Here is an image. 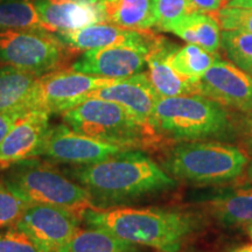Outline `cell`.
Returning <instances> with one entry per match:
<instances>
[{
    "label": "cell",
    "instance_id": "1",
    "mask_svg": "<svg viewBox=\"0 0 252 252\" xmlns=\"http://www.w3.org/2000/svg\"><path fill=\"white\" fill-rule=\"evenodd\" d=\"M89 191L96 208L127 202L174 188L171 175L141 150H125L69 172Z\"/></svg>",
    "mask_w": 252,
    "mask_h": 252
},
{
    "label": "cell",
    "instance_id": "2",
    "mask_svg": "<svg viewBox=\"0 0 252 252\" xmlns=\"http://www.w3.org/2000/svg\"><path fill=\"white\" fill-rule=\"evenodd\" d=\"M83 220L91 228L161 252H178L201 225L193 213L161 208H97L86 210Z\"/></svg>",
    "mask_w": 252,
    "mask_h": 252
},
{
    "label": "cell",
    "instance_id": "3",
    "mask_svg": "<svg viewBox=\"0 0 252 252\" xmlns=\"http://www.w3.org/2000/svg\"><path fill=\"white\" fill-rule=\"evenodd\" d=\"M63 121L78 133L128 150L158 146L161 135L121 104L88 98L62 112Z\"/></svg>",
    "mask_w": 252,
    "mask_h": 252
},
{
    "label": "cell",
    "instance_id": "4",
    "mask_svg": "<svg viewBox=\"0 0 252 252\" xmlns=\"http://www.w3.org/2000/svg\"><path fill=\"white\" fill-rule=\"evenodd\" d=\"M153 126L160 135L178 141L229 140L235 133L224 106L201 94L160 97Z\"/></svg>",
    "mask_w": 252,
    "mask_h": 252
},
{
    "label": "cell",
    "instance_id": "5",
    "mask_svg": "<svg viewBox=\"0 0 252 252\" xmlns=\"http://www.w3.org/2000/svg\"><path fill=\"white\" fill-rule=\"evenodd\" d=\"M250 158L244 151L219 141H180L167 153L163 168L173 179L193 185H223L236 180Z\"/></svg>",
    "mask_w": 252,
    "mask_h": 252
},
{
    "label": "cell",
    "instance_id": "6",
    "mask_svg": "<svg viewBox=\"0 0 252 252\" xmlns=\"http://www.w3.org/2000/svg\"><path fill=\"white\" fill-rule=\"evenodd\" d=\"M2 179L30 204H49L70 210L83 220L88 209H97L89 191L49 163L35 158L6 169Z\"/></svg>",
    "mask_w": 252,
    "mask_h": 252
},
{
    "label": "cell",
    "instance_id": "7",
    "mask_svg": "<svg viewBox=\"0 0 252 252\" xmlns=\"http://www.w3.org/2000/svg\"><path fill=\"white\" fill-rule=\"evenodd\" d=\"M68 48L58 35L42 30H0V63L42 76L59 70Z\"/></svg>",
    "mask_w": 252,
    "mask_h": 252
},
{
    "label": "cell",
    "instance_id": "8",
    "mask_svg": "<svg viewBox=\"0 0 252 252\" xmlns=\"http://www.w3.org/2000/svg\"><path fill=\"white\" fill-rule=\"evenodd\" d=\"M118 80L93 76L83 72L55 70L36 78L27 108L52 113H62L87 99L90 93L110 86Z\"/></svg>",
    "mask_w": 252,
    "mask_h": 252
},
{
    "label": "cell",
    "instance_id": "9",
    "mask_svg": "<svg viewBox=\"0 0 252 252\" xmlns=\"http://www.w3.org/2000/svg\"><path fill=\"white\" fill-rule=\"evenodd\" d=\"M82 217L70 210L31 204L14 226L33 238L48 252H59L80 230Z\"/></svg>",
    "mask_w": 252,
    "mask_h": 252
},
{
    "label": "cell",
    "instance_id": "10",
    "mask_svg": "<svg viewBox=\"0 0 252 252\" xmlns=\"http://www.w3.org/2000/svg\"><path fill=\"white\" fill-rule=\"evenodd\" d=\"M128 149L99 141L61 124L50 127L39 156L69 165H90Z\"/></svg>",
    "mask_w": 252,
    "mask_h": 252
},
{
    "label": "cell",
    "instance_id": "11",
    "mask_svg": "<svg viewBox=\"0 0 252 252\" xmlns=\"http://www.w3.org/2000/svg\"><path fill=\"white\" fill-rule=\"evenodd\" d=\"M159 37V36H158ZM158 37L149 45H116L84 52L71 65L74 71L122 80L143 71Z\"/></svg>",
    "mask_w": 252,
    "mask_h": 252
},
{
    "label": "cell",
    "instance_id": "12",
    "mask_svg": "<svg viewBox=\"0 0 252 252\" xmlns=\"http://www.w3.org/2000/svg\"><path fill=\"white\" fill-rule=\"evenodd\" d=\"M198 94L244 115L252 112V77L220 58L198 80Z\"/></svg>",
    "mask_w": 252,
    "mask_h": 252
},
{
    "label": "cell",
    "instance_id": "13",
    "mask_svg": "<svg viewBox=\"0 0 252 252\" xmlns=\"http://www.w3.org/2000/svg\"><path fill=\"white\" fill-rule=\"evenodd\" d=\"M49 113L32 110L15 123L0 141V171L39 157L48 133Z\"/></svg>",
    "mask_w": 252,
    "mask_h": 252
},
{
    "label": "cell",
    "instance_id": "14",
    "mask_svg": "<svg viewBox=\"0 0 252 252\" xmlns=\"http://www.w3.org/2000/svg\"><path fill=\"white\" fill-rule=\"evenodd\" d=\"M88 98H100L121 104L141 121L153 126L154 110L160 96L151 83L147 72L141 71L93 91Z\"/></svg>",
    "mask_w": 252,
    "mask_h": 252
},
{
    "label": "cell",
    "instance_id": "15",
    "mask_svg": "<svg viewBox=\"0 0 252 252\" xmlns=\"http://www.w3.org/2000/svg\"><path fill=\"white\" fill-rule=\"evenodd\" d=\"M56 35L68 49L83 53L116 45H149L158 37L151 30H125L106 23L94 24L76 31L60 32Z\"/></svg>",
    "mask_w": 252,
    "mask_h": 252
},
{
    "label": "cell",
    "instance_id": "16",
    "mask_svg": "<svg viewBox=\"0 0 252 252\" xmlns=\"http://www.w3.org/2000/svg\"><path fill=\"white\" fill-rule=\"evenodd\" d=\"M34 4L52 33L103 23L102 11L96 0H34Z\"/></svg>",
    "mask_w": 252,
    "mask_h": 252
},
{
    "label": "cell",
    "instance_id": "17",
    "mask_svg": "<svg viewBox=\"0 0 252 252\" xmlns=\"http://www.w3.org/2000/svg\"><path fill=\"white\" fill-rule=\"evenodd\" d=\"M174 47L163 37H158L147 56V75L151 83L160 97L198 94V82L181 76L169 63L168 54Z\"/></svg>",
    "mask_w": 252,
    "mask_h": 252
},
{
    "label": "cell",
    "instance_id": "18",
    "mask_svg": "<svg viewBox=\"0 0 252 252\" xmlns=\"http://www.w3.org/2000/svg\"><path fill=\"white\" fill-rule=\"evenodd\" d=\"M209 215L222 224L236 225L252 222V188L228 187L200 197Z\"/></svg>",
    "mask_w": 252,
    "mask_h": 252
},
{
    "label": "cell",
    "instance_id": "19",
    "mask_svg": "<svg viewBox=\"0 0 252 252\" xmlns=\"http://www.w3.org/2000/svg\"><path fill=\"white\" fill-rule=\"evenodd\" d=\"M98 5L103 23L133 31L156 27L153 0H98Z\"/></svg>",
    "mask_w": 252,
    "mask_h": 252
},
{
    "label": "cell",
    "instance_id": "20",
    "mask_svg": "<svg viewBox=\"0 0 252 252\" xmlns=\"http://www.w3.org/2000/svg\"><path fill=\"white\" fill-rule=\"evenodd\" d=\"M166 32L175 34L187 43L202 47L213 54H217L220 48V27L216 13L193 12L172 24Z\"/></svg>",
    "mask_w": 252,
    "mask_h": 252
},
{
    "label": "cell",
    "instance_id": "21",
    "mask_svg": "<svg viewBox=\"0 0 252 252\" xmlns=\"http://www.w3.org/2000/svg\"><path fill=\"white\" fill-rule=\"evenodd\" d=\"M37 76L9 65H0V111L27 108Z\"/></svg>",
    "mask_w": 252,
    "mask_h": 252
},
{
    "label": "cell",
    "instance_id": "22",
    "mask_svg": "<svg viewBox=\"0 0 252 252\" xmlns=\"http://www.w3.org/2000/svg\"><path fill=\"white\" fill-rule=\"evenodd\" d=\"M59 252H141L131 243L102 229H80Z\"/></svg>",
    "mask_w": 252,
    "mask_h": 252
},
{
    "label": "cell",
    "instance_id": "23",
    "mask_svg": "<svg viewBox=\"0 0 252 252\" xmlns=\"http://www.w3.org/2000/svg\"><path fill=\"white\" fill-rule=\"evenodd\" d=\"M219 59V53L213 54L202 47L191 43L180 48L175 46L168 54V61L176 72L196 82Z\"/></svg>",
    "mask_w": 252,
    "mask_h": 252
},
{
    "label": "cell",
    "instance_id": "24",
    "mask_svg": "<svg viewBox=\"0 0 252 252\" xmlns=\"http://www.w3.org/2000/svg\"><path fill=\"white\" fill-rule=\"evenodd\" d=\"M0 30H42L50 32L41 19L34 0L0 1Z\"/></svg>",
    "mask_w": 252,
    "mask_h": 252
},
{
    "label": "cell",
    "instance_id": "25",
    "mask_svg": "<svg viewBox=\"0 0 252 252\" xmlns=\"http://www.w3.org/2000/svg\"><path fill=\"white\" fill-rule=\"evenodd\" d=\"M220 48L229 61L252 77V34L239 31H223Z\"/></svg>",
    "mask_w": 252,
    "mask_h": 252
},
{
    "label": "cell",
    "instance_id": "26",
    "mask_svg": "<svg viewBox=\"0 0 252 252\" xmlns=\"http://www.w3.org/2000/svg\"><path fill=\"white\" fill-rule=\"evenodd\" d=\"M30 206L4 179H0V229L15 225Z\"/></svg>",
    "mask_w": 252,
    "mask_h": 252
},
{
    "label": "cell",
    "instance_id": "27",
    "mask_svg": "<svg viewBox=\"0 0 252 252\" xmlns=\"http://www.w3.org/2000/svg\"><path fill=\"white\" fill-rule=\"evenodd\" d=\"M188 0H153V14L158 30L166 32L172 24L193 13Z\"/></svg>",
    "mask_w": 252,
    "mask_h": 252
},
{
    "label": "cell",
    "instance_id": "28",
    "mask_svg": "<svg viewBox=\"0 0 252 252\" xmlns=\"http://www.w3.org/2000/svg\"><path fill=\"white\" fill-rule=\"evenodd\" d=\"M223 31H239L252 34V7L224 6L216 13Z\"/></svg>",
    "mask_w": 252,
    "mask_h": 252
},
{
    "label": "cell",
    "instance_id": "29",
    "mask_svg": "<svg viewBox=\"0 0 252 252\" xmlns=\"http://www.w3.org/2000/svg\"><path fill=\"white\" fill-rule=\"evenodd\" d=\"M0 252H48L17 226L0 234Z\"/></svg>",
    "mask_w": 252,
    "mask_h": 252
},
{
    "label": "cell",
    "instance_id": "30",
    "mask_svg": "<svg viewBox=\"0 0 252 252\" xmlns=\"http://www.w3.org/2000/svg\"><path fill=\"white\" fill-rule=\"evenodd\" d=\"M27 112L30 111L25 109H13L0 111V141L4 139L5 135L13 127L15 123L21 117H24Z\"/></svg>",
    "mask_w": 252,
    "mask_h": 252
},
{
    "label": "cell",
    "instance_id": "31",
    "mask_svg": "<svg viewBox=\"0 0 252 252\" xmlns=\"http://www.w3.org/2000/svg\"><path fill=\"white\" fill-rule=\"evenodd\" d=\"M188 1L194 12H201V13H217L226 4L225 0H188Z\"/></svg>",
    "mask_w": 252,
    "mask_h": 252
},
{
    "label": "cell",
    "instance_id": "32",
    "mask_svg": "<svg viewBox=\"0 0 252 252\" xmlns=\"http://www.w3.org/2000/svg\"><path fill=\"white\" fill-rule=\"evenodd\" d=\"M243 125H242V135H243L244 145L252 153V112L245 115Z\"/></svg>",
    "mask_w": 252,
    "mask_h": 252
},
{
    "label": "cell",
    "instance_id": "33",
    "mask_svg": "<svg viewBox=\"0 0 252 252\" xmlns=\"http://www.w3.org/2000/svg\"><path fill=\"white\" fill-rule=\"evenodd\" d=\"M225 6L234 7H252V0H229Z\"/></svg>",
    "mask_w": 252,
    "mask_h": 252
},
{
    "label": "cell",
    "instance_id": "34",
    "mask_svg": "<svg viewBox=\"0 0 252 252\" xmlns=\"http://www.w3.org/2000/svg\"><path fill=\"white\" fill-rule=\"evenodd\" d=\"M232 252H252V244L244 245V247L236 249V250H234Z\"/></svg>",
    "mask_w": 252,
    "mask_h": 252
},
{
    "label": "cell",
    "instance_id": "35",
    "mask_svg": "<svg viewBox=\"0 0 252 252\" xmlns=\"http://www.w3.org/2000/svg\"><path fill=\"white\" fill-rule=\"evenodd\" d=\"M247 232H248V235H249V237L251 238V241H252V222L251 223H248L247 225Z\"/></svg>",
    "mask_w": 252,
    "mask_h": 252
},
{
    "label": "cell",
    "instance_id": "36",
    "mask_svg": "<svg viewBox=\"0 0 252 252\" xmlns=\"http://www.w3.org/2000/svg\"><path fill=\"white\" fill-rule=\"evenodd\" d=\"M248 176L249 179H250V181L252 182V161L249 162L248 165Z\"/></svg>",
    "mask_w": 252,
    "mask_h": 252
},
{
    "label": "cell",
    "instance_id": "37",
    "mask_svg": "<svg viewBox=\"0 0 252 252\" xmlns=\"http://www.w3.org/2000/svg\"><path fill=\"white\" fill-rule=\"evenodd\" d=\"M225 1H226V2H228V1H229V0H225Z\"/></svg>",
    "mask_w": 252,
    "mask_h": 252
},
{
    "label": "cell",
    "instance_id": "38",
    "mask_svg": "<svg viewBox=\"0 0 252 252\" xmlns=\"http://www.w3.org/2000/svg\"><path fill=\"white\" fill-rule=\"evenodd\" d=\"M0 1H2V0H0Z\"/></svg>",
    "mask_w": 252,
    "mask_h": 252
},
{
    "label": "cell",
    "instance_id": "39",
    "mask_svg": "<svg viewBox=\"0 0 252 252\" xmlns=\"http://www.w3.org/2000/svg\"><path fill=\"white\" fill-rule=\"evenodd\" d=\"M96 1H98V0H96Z\"/></svg>",
    "mask_w": 252,
    "mask_h": 252
}]
</instances>
